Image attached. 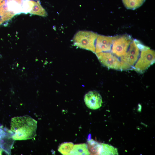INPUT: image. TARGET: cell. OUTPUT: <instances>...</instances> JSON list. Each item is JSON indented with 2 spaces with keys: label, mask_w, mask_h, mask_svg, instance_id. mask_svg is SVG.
I'll use <instances>...</instances> for the list:
<instances>
[{
  "label": "cell",
  "mask_w": 155,
  "mask_h": 155,
  "mask_svg": "<svg viewBox=\"0 0 155 155\" xmlns=\"http://www.w3.org/2000/svg\"><path fill=\"white\" fill-rule=\"evenodd\" d=\"M73 146V143L71 142L64 143L59 146L58 150L63 155H69Z\"/></svg>",
  "instance_id": "obj_16"
},
{
  "label": "cell",
  "mask_w": 155,
  "mask_h": 155,
  "mask_svg": "<svg viewBox=\"0 0 155 155\" xmlns=\"http://www.w3.org/2000/svg\"><path fill=\"white\" fill-rule=\"evenodd\" d=\"M37 121L28 115L12 118L11 130L14 140H25L34 138L36 135Z\"/></svg>",
  "instance_id": "obj_1"
},
{
  "label": "cell",
  "mask_w": 155,
  "mask_h": 155,
  "mask_svg": "<svg viewBox=\"0 0 155 155\" xmlns=\"http://www.w3.org/2000/svg\"><path fill=\"white\" fill-rule=\"evenodd\" d=\"M98 35L92 31H79L73 38V44L80 48L95 53V42Z\"/></svg>",
  "instance_id": "obj_3"
},
{
  "label": "cell",
  "mask_w": 155,
  "mask_h": 155,
  "mask_svg": "<svg viewBox=\"0 0 155 155\" xmlns=\"http://www.w3.org/2000/svg\"><path fill=\"white\" fill-rule=\"evenodd\" d=\"M99 61L108 68L122 70L121 61L115 55L108 52L95 53Z\"/></svg>",
  "instance_id": "obj_6"
},
{
  "label": "cell",
  "mask_w": 155,
  "mask_h": 155,
  "mask_svg": "<svg viewBox=\"0 0 155 155\" xmlns=\"http://www.w3.org/2000/svg\"><path fill=\"white\" fill-rule=\"evenodd\" d=\"M155 55L154 51L150 48L141 51L134 70L139 73L144 72L154 62Z\"/></svg>",
  "instance_id": "obj_4"
},
{
  "label": "cell",
  "mask_w": 155,
  "mask_h": 155,
  "mask_svg": "<svg viewBox=\"0 0 155 155\" xmlns=\"http://www.w3.org/2000/svg\"><path fill=\"white\" fill-rule=\"evenodd\" d=\"M15 15L9 10L5 4L0 7V21L2 23L11 19Z\"/></svg>",
  "instance_id": "obj_12"
},
{
  "label": "cell",
  "mask_w": 155,
  "mask_h": 155,
  "mask_svg": "<svg viewBox=\"0 0 155 155\" xmlns=\"http://www.w3.org/2000/svg\"><path fill=\"white\" fill-rule=\"evenodd\" d=\"M117 36L98 35L95 43V53L109 51L111 50L113 42Z\"/></svg>",
  "instance_id": "obj_8"
},
{
  "label": "cell",
  "mask_w": 155,
  "mask_h": 155,
  "mask_svg": "<svg viewBox=\"0 0 155 155\" xmlns=\"http://www.w3.org/2000/svg\"><path fill=\"white\" fill-rule=\"evenodd\" d=\"M133 40L129 35H117L113 42L111 49L112 53L118 57H122L126 53Z\"/></svg>",
  "instance_id": "obj_5"
},
{
  "label": "cell",
  "mask_w": 155,
  "mask_h": 155,
  "mask_svg": "<svg viewBox=\"0 0 155 155\" xmlns=\"http://www.w3.org/2000/svg\"><path fill=\"white\" fill-rule=\"evenodd\" d=\"M88 147L90 154L100 155L101 148V144H100L93 140L88 141Z\"/></svg>",
  "instance_id": "obj_14"
},
{
  "label": "cell",
  "mask_w": 155,
  "mask_h": 155,
  "mask_svg": "<svg viewBox=\"0 0 155 155\" xmlns=\"http://www.w3.org/2000/svg\"><path fill=\"white\" fill-rule=\"evenodd\" d=\"M5 1L4 0H0V7L5 4Z\"/></svg>",
  "instance_id": "obj_17"
},
{
  "label": "cell",
  "mask_w": 155,
  "mask_h": 155,
  "mask_svg": "<svg viewBox=\"0 0 155 155\" xmlns=\"http://www.w3.org/2000/svg\"><path fill=\"white\" fill-rule=\"evenodd\" d=\"M149 48L142 44L139 40H133L125 54L121 57V61L122 70L131 68L138 59L140 51Z\"/></svg>",
  "instance_id": "obj_2"
},
{
  "label": "cell",
  "mask_w": 155,
  "mask_h": 155,
  "mask_svg": "<svg viewBox=\"0 0 155 155\" xmlns=\"http://www.w3.org/2000/svg\"><path fill=\"white\" fill-rule=\"evenodd\" d=\"M87 145L85 144H75L70 153L69 155H90Z\"/></svg>",
  "instance_id": "obj_10"
},
{
  "label": "cell",
  "mask_w": 155,
  "mask_h": 155,
  "mask_svg": "<svg viewBox=\"0 0 155 155\" xmlns=\"http://www.w3.org/2000/svg\"><path fill=\"white\" fill-rule=\"evenodd\" d=\"M12 135L11 130L0 125V154L3 152L10 154L14 141Z\"/></svg>",
  "instance_id": "obj_7"
},
{
  "label": "cell",
  "mask_w": 155,
  "mask_h": 155,
  "mask_svg": "<svg viewBox=\"0 0 155 155\" xmlns=\"http://www.w3.org/2000/svg\"><path fill=\"white\" fill-rule=\"evenodd\" d=\"M33 4L30 13L31 14L36 15L43 17H46L47 14L43 8L38 1H33Z\"/></svg>",
  "instance_id": "obj_11"
},
{
  "label": "cell",
  "mask_w": 155,
  "mask_h": 155,
  "mask_svg": "<svg viewBox=\"0 0 155 155\" xmlns=\"http://www.w3.org/2000/svg\"><path fill=\"white\" fill-rule=\"evenodd\" d=\"M100 155H118L117 149L108 144H101Z\"/></svg>",
  "instance_id": "obj_15"
},
{
  "label": "cell",
  "mask_w": 155,
  "mask_h": 155,
  "mask_svg": "<svg viewBox=\"0 0 155 155\" xmlns=\"http://www.w3.org/2000/svg\"><path fill=\"white\" fill-rule=\"evenodd\" d=\"M84 101L87 106L92 110L99 108L102 103L101 95L95 90L91 91L87 93L84 96Z\"/></svg>",
  "instance_id": "obj_9"
},
{
  "label": "cell",
  "mask_w": 155,
  "mask_h": 155,
  "mask_svg": "<svg viewBox=\"0 0 155 155\" xmlns=\"http://www.w3.org/2000/svg\"><path fill=\"white\" fill-rule=\"evenodd\" d=\"M2 23V22L0 21V25Z\"/></svg>",
  "instance_id": "obj_18"
},
{
  "label": "cell",
  "mask_w": 155,
  "mask_h": 155,
  "mask_svg": "<svg viewBox=\"0 0 155 155\" xmlns=\"http://www.w3.org/2000/svg\"><path fill=\"white\" fill-rule=\"evenodd\" d=\"M125 7L128 9L135 10L141 6L146 0H122Z\"/></svg>",
  "instance_id": "obj_13"
}]
</instances>
